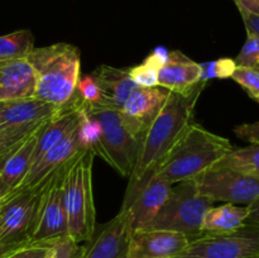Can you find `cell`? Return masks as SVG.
<instances>
[{
  "mask_svg": "<svg viewBox=\"0 0 259 258\" xmlns=\"http://www.w3.org/2000/svg\"><path fill=\"white\" fill-rule=\"evenodd\" d=\"M34 70L33 98L62 108L72 99L81 73L80 51L70 43L34 48L27 57Z\"/></svg>",
  "mask_w": 259,
  "mask_h": 258,
  "instance_id": "cell-2",
  "label": "cell"
},
{
  "mask_svg": "<svg viewBox=\"0 0 259 258\" xmlns=\"http://www.w3.org/2000/svg\"><path fill=\"white\" fill-rule=\"evenodd\" d=\"M234 133L238 138L252 143H259V121L244 123L235 126Z\"/></svg>",
  "mask_w": 259,
  "mask_h": 258,
  "instance_id": "cell-33",
  "label": "cell"
},
{
  "mask_svg": "<svg viewBox=\"0 0 259 258\" xmlns=\"http://www.w3.org/2000/svg\"><path fill=\"white\" fill-rule=\"evenodd\" d=\"M206 85L207 82L200 81L186 93L169 91L166 103L142 136L138 157L129 176L124 200L133 196L148 181L194 123L195 108Z\"/></svg>",
  "mask_w": 259,
  "mask_h": 258,
  "instance_id": "cell-1",
  "label": "cell"
},
{
  "mask_svg": "<svg viewBox=\"0 0 259 258\" xmlns=\"http://www.w3.org/2000/svg\"><path fill=\"white\" fill-rule=\"evenodd\" d=\"M50 120H45L40 123L9 156L5 158L0 166V180L4 184V186L9 190L10 192L17 190L23 182L24 177L27 176L28 171L33 164V158H34L35 146H37L38 137L42 132L43 126Z\"/></svg>",
  "mask_w": 259,
  "mask_h": 258,
  "instance_id": "cell-17",
  "label": "cell"
},
{
  "mask_svg": "<svg viewBox=\"0 0 259 258\" xmlns=\"http://www.w3.org/2000/svg\"><path fill=\"white\" fill-rule=\"evenodd\" d=\"M232 149L229 139L192 123L154 174L171 185L189 181L214 167Z\"/></svg>",
  "mask_w": 259,
  "mask_h": 258,
  "instance_id": "cell-3",
  "label": "cell"
},
{
  "mask_svg": "<svg viewBox=\"0 0 259 258\" xmlns=\"http://www.w3.org/2000/svg\"><path fill=\"white\" fill-rule=\"evenodd\" d=\"M169 91L163 88H137L120 109L126 128L142 139V136L162 109Z\"/></svg>",
  "mask_w": 259,
  "mask_h": 258,
  "instance_id": "cell-13",
  "label": "cell"
},
{
  "mask_svg": "<svg viewBox=\"0 0 259 258\" xmlns=\"http://www.w3.org/2000/svg\"><path fill=\"white\" fill-rule=\"evenodd\" d=\"M201 81V65L181 51H169L167 62L158 71V86L172 93H186Z\"/></svg>",
  "mask_w": 259,
  "mask_h": 258,
  "instance_id": "cell-16",
  "label": "cell"
},
{
  "mask_svg": "<svg viewBox=\"0 0 259 258\" xmlns=\"http://www.w3.org/2000/svg\"><path fill=\"white\" fill-rule=\"evenodd\" d=\"M237 8H242L247 12L259 14V0H233Z\"/></svg>",
  "mask_w": 259,
  "mask_h": 258,
  "instance_id": "cell-36",
  "label": "cell"
},
{
  "mask_svg": "<svg viewBox=\"0 0 259 258\" xmlns=\"http://www.w3.org/2000/svg\"><path fill=\"white\" fill-rule=\"evenodd\" d=\"M211 206L214 201L200 194L192 180L180 182L172 187L168 199L148 229L181 233L194 240L204 234L202 222Z\"/></svg>",
  "mask_w": 259,
  "mask_h": 258,
  "instance_id": "cell-5",
  "label": "cell"
},
{
  "mask_svg": "<svg viewBox=\"0 0 259 258\" xmlns=\"http://www.w3.org/2000/svg\"><path fill=\"white\" fill-rule=\"evenodd\" d=\"M39 187L14 190L0 204V243L27 244L34 225Z\"/></svg>",
  "mask_w": 259,
  "mask_h": 258,
  "instance_id": "cell-10",
  "label": "cell"
},
{
  "mask_svg": "<svg viewBox=\"0 0 259 258\" xmlns=\"http://www.w3.org/2000/svg\"><path fill=\"white\" fill-rule=\"evenodd\" d=\"M234 61L237 66L259 71V37L247 32V39Z\"/></svg>",
  "mask_w": 259,
  "mask_h": 258,
  "instance_id": "cell-29",
  "label": "cell"
},
{
  "mask_svg": "<svg viewBox=\"0 0 259 258\" xmlns=\"http://www.w3.org/2000/svg\"><path fill=\"white\" fill-rule=\"evenodd\" d=\"M73 98L77 100L78 105L83 110L103 105L104 101L100 83L94 73L80 76Z\"/></svg>",
  "mask_w": 259,
  "mask_h": 258,
  "instance_id": "cell-26",
  "label": "cell"
},
{
  "mask_svg": "<svg viewBox=\"0 0 259 258\" xmlns=\"http://www.w3.org/2000/svg\"><path fill=\"white\" fill-rule=\"evenodd\" d=\"M86 111L100 121L103 131L96 156L108 162L121 176H131L138 157L141 139L126 128L118 109L100 105Z\"/></svg>",
  "mask_w": 259,
  "mask_h": 258,
  "instance_id": "cell-6",
  "label": "cell"
},
{
  "mask_svg": "<svg viewBox=\"0 0 259 258\" xmlns=\"http://www.w3.org/2000/svg\"><path fill=\"white\" fill-rule=\"evenodd\" d=\"M9 194H10V191L7 189V187L4 186V184H3L2 180H0V202L4 201V199H5V197H7Z\"/></svg>",
  "mask_w": 259,
  "mask_h": 258,
  "instance_id": "cell-38",
  "label": "cell"
},
{
  "mask_svg": "<svg viewBox=\"0 0 259 258\" xmlns=\"http://www.w3.org/2000/svg\"><path fill=\"white\" fill-rule=\"evenodd\" d=\"M72 159L51 175L40 186L34 225L28 240L30 244L52 243L53 240L68 235L65 179Z\"/></svg>",
  "mask_w": 259,
  "mask_h": 258,
  "instance_id": "cell-7",
  "label": "cell"
},
{
  "mask_svg": "<svg viewBox=\"0 0 259 258\" xmlns=\"http://www.w3.org/2000/svg\"><path fill=\"white\" fill-rule=\"evenodd\" d=\"M103 93V105L120 110L126 99L138 86L129 76L128 68H115L101 65L94 71Z\"/></svg>",
  "mask_w": 259,
  "mask_h": 258,
  "instance_id": "cell-20",
  "label": "cell"
},
{
  "mask_svg": "<svg viewBox=\"0 0 259 258\" xmlns=\"http://www.w3.org/2000/svg\"><path fill=\"white\" fill-rule=\"evenodd\" d=\"M2 202H3V201H2ZM2 202H0V204H2Z\"/></svg>",
  "mask_w": 259,
  "mask_h": 258,
  "instance_id": "cell-40",
  "label": "cell"
},
{
  "mask_svg": "<svg viewBox=\"0 0 259 258\" xmlns=\"http://www.w3.org/2000/svg\"><path fill=\"white\" fill-rule=\"evenodd\" d=\"M259 225L244 224L224 234H202L175 258H258Z\"/></svg>",
  "mask_w": 259,
  "mask_h": 258,
  "instance_id": "cell-8",
  "label": "cell"
},
{
  "mask_svg": "<svg viewBox=\"0 0 259 258\" xmlns=\"http://www.w3.org/2000/svg\"><path fill=\"white\" fill-rule=\"evenodd\" d=\"M101 136H103V131H101L100 121L91 113L81 110L80 120L77 124V137L81 148L90 149L96 156L100 147Z\"/></svg>",
  "mask_w": 259,
  "mask_h": 258,
  "instance_id": "cell-25",
  "label": "cell"
},
{
  "mask_svg": "<svg viewBox=\"0 0 259 258\" xmlns=\"http://www.w3.org/2000/svg\"><path fill=\"white\" fill-rule=\"evenodd\" d=\"M132 233L125 214L119 211L110 222L96 225L90 239L80 245L76 258H128Z\"/></svg>",
  "mask_w": 259,
  "mask_h": 258,
  "instance_id": "cell-12",
  "label": "cell"
},
{
  "mask_svg": "<svg viewBox=\"0 0 259 258\" xmlns=\"http://www.w3.org/2000/svg\"><path fill=\"white\" fill-rule=\"evenodd\" d=\"M80 245L70 235L53 240L45 258H76Z\"/></svg>",
  "mask_w": 259,
  "mask_h": 258,
  "instance_id": "cell-31",
  "label": "cell"
},
{
  "mask_svg": "<svg viewBox=\"0 0 259 258\" xmlns=\"http://www.w3.org/2000/svg\"><path fill=\"white\" fill-rule=\"evenodd\" d=\"M28 244V243H27ZM24 244H14V243H0V258H5L15 249L20 248Z\"/></svg>",
  "mask_w": 259,
  "mask_h": 258,
  "instance_id": "cell-37",
  "label": "cell"
},
{
  "mask_svg": "<svg viewBox=\"0 0 259 258\" xmlns=\"http://www.w3.org/2000/svg\"><path fill=\"white\" fill-rule=\"evenodd\" d=\"M238 10H239L243 22H244L245 30L259 37V14L247 12V10L242 9V8H238Z\"/></svg>",
  "mask_w": 259,
  "mask_h": 258,
  "instance_id": "cell-34",
  "label": "cell"
},
{
  "mask_svg": "<svg viewBox=\"0 0 259 258\" xmlns=\"http://www.w3.org/2000/svg\"><path fill=\"white\" fill-rule=\"evenodd\" d=\"M174 185L153 174L148 181L132 197L124 200L120 211L124 212L133 232L148 229L164 205Z\"/></svg>",
  "mask_w": 259,
  "mask_h": 258,
  "instance_id": "cell-11",
  "label": "cell"
},
{
  "mask_svg": "<svg viewBox=\"0 0 259 258\" xmlns=\"http://www.w3.org/2000/svg\"><path fill=\"white\" fill-rule=\"evenodd\" d=\"M248 206L225 202L220 206H211L205 212L202 222L204 234H224L239 229L245 224Z\"/></svg>",
  "mask_w": 259,
  "mask_h": 258,
  "instance_id": "cell-21",
  "label": "cell"
},
{
  "mask_svg": "<svg viewBox=\"0 0 259 258\" xmlns=\"http://www.w3.org/2000/svg\"><path fill=\"white\" fill-rule=\"evenodd\" d=\"M34 50V35L29 29L0 35V66L12 61L27 58Z\"/></svg>",
  "mask_w": 259,
  "mask_h": 258,
  "instance_id": "cell-23",
  "label": "cell"
},
{
  "mask_svg": "<svg viewBox=\"0 0 259 258\" xmlns=\"http://www.w3.org/2000/svg\"><path fill=\"white\" fill-rule=\"evenodd\" d=\"M201 65V81L209 82L212 78H230L237 68V63L232 58H219Z\"/></svg>",
  "mask_w": 259,
  "mask_h": 258,
  "instance_id": "cell-28",
  "label": "cell"
},
{
  "mask_svg": "<svg viewBox=\"0 0 259 258\" xmlns=\"http://www.w3.org/2000/svg\"><path fill=\"white\" fill-rule=\"evenodd\" d=\"M35 75L27 58L0 66V101L32 98Z\"/></svg>",
  "mask_w": 259,
  "mask_h": 258,
  "instance_id": "cell-19",
  "label": "cell"
},
{
  "mask_svg": "<svg viewBox=\"0 0 259 258\" xmlns=\"http://www.w3.org/2000/svg\"><path fill=\"white\" fill-rule=\"evenodd\" d=\"M258 258H259V257H258Z\"/></svg>",
  "mask_w": 259,
  "mask_h": 258,
  "instance_id": "cell-41",
  "label": "cell"
},
{
  "mask_svg": "<svg viewBox=\"0 0 259 258\" xmlns=\"http://www.w3.org/2000/svg\"><path fill=\"white\" fill-rule=\"evenodd\" d=\"M60 108L35 98L0 101V126L29 125L52 118Z\"/></svg>",
  "mask_w": 259,
  "mask_h": 258,
  "instance_id": "cell-18",
  "label": "cell"
},
{
  "mask_svg": "<svg viewBox=\"0 0 259 258\" xmlns=\"http://www.w3.org/2000/svg\"><path fill=\"white\" fill-rule=\"evenodd\" d=\"M196 190L214 202L249 205L259 197V177L225 167H211L192 179Z\"/></svg>",
  "mask_w": 259,
  "mask_h": 258,
  "instance_id": "cell-9",
  "label": "cell"
},
{
  "mask_svg": "<svg viewBox=\"0 0 259 258\" xmlns=\"http://www.w3.org/2000/svg\"><path fill=\"white\" fill-rule=\"evenodd\" d=\"M248 206V217L245 220V224L259 225V197L257 200L252 202V204L247 205Z\"/></svg>",
  "mask_w": 259,
  "mask_h": 258,
  "instance_id": "cell-35",
  "label": "cell"
},
{
  "mask_svg": "<svg viewBox=\"0 0 259 258\" xmlns=\"http://www.w3.org/2000/svg\"><path fill=\"white\" fill-rule=\"evenodd\" d=\"M230 78L239 83L253 100H255L259 96V71L237 66Z\"/></svg>",
  "mask_w": 259,
  "mask_h": 258,
  "instance_id": "cell-30",
  "label": "cell"
},
{
  "mask_svg": "<svg viewBox=\"0 0 259 258\" xmlns=\"http://www.w3.org/2000/svg\"><path fill=\"white\" fill-rule=\"evenodd\" d=\"M51 243H39V244H28L22 245L15 249L5 258H45L50 249Z\"/></svg>",
  "mask_w": 259,
  "mask_h": 258,
  "instance_id": "cell-32",
  "label": "cell"
},
{
  "mask_svg": "<svg viewBox=\"0 0 259 258\" xmlns=\"http://www.w3.org/2000/svg\"><path fill=\"white\" fill-rule=\"evenodd\" d=\"M215 166L259 177V143H252L242 148L233 147L232 151L225 154Z\"/></svg>",
  "mask_w": 259,
  "mask_h": 258,
  "instance_id": "cell-24",
  "label": "cell"
},
{
  "mask_svg": "<svg viewBox=\"0 0 259 258\" xmlns=\"http://www.w3.org/2000/svg\"><path fill=\"white\" fill-rule=\"evenodd\" d=\"M80 142L77 137V126L75 131L60 144L51 149L45 154L37 163L33 164L28 171L27 176L17 190L33 189V187L42 186L43 182L55 174L58 168L65 166L71 161L78 152L81 151Z\"/></svg>",
  "mask_w": 259,
  "mask_h": 258,
  "instance_id": "cell-15",
  "label": "cell"
},
{
  "mask_svg": "<svg viewBox=\"0 0 259 258\" xmlns=\"http://www.w3.org/2000/svg\"><path fill=\"white\" fill-rule=\"evenodd\" d=\"M185 234L169 230H137L131 235L128 258H175L190 244Z\"/></svg>",
  "mask_w": 259,
  "mask_h": 258,
  "instance_id": "cell-14",
  "label": "cell"
},
{
  "mask_svg": "<svg viewBox=\"0 0 259 258\" xmlns=\"http://www.w3.org/2000/svg\"><path fill=\"white\" fill-rule=\"evenodd\" d=\"M51 119V118H50ZM45 121V120H43ZM40 121V123H43ZM40 123L29 125L0 126V166L8 156L39 125Z\"/></svg>",
  "mask_w": 259,
  "mask_h": 258,
  "instance_id": "cell-27",
  "label": "cell"
},
{
  "mask_svg": "<svg viewBox=\"0 0 259 258\" xmlns=\"http://www.w3.org/2000/svg\"><path fill=\"white\" fill-rule=\"evenodd\" d=\"M95 154L81 149L72 159L65 179V206L68 235L76 243H85L96 228L93 191V163Z\"/></svg>",
  "mask_w": 259,
  "mask_h": 258,
  "instance_id": "cell-4",
  "label": "cell"
},
{
  "mask_svg": "<svg viewBox=\"0 0 259 258\" xmlns=\"http://www.w3.org/2000/svg\"><path fill=\"white\" fill-rule=\"evenodd\" d=\"M169 51L164 47H156L142 63L128 68L129 76L139 88L158 86V71L167 62Z\"/></svg>",
  "mask_w": 259,
  "mask_h": 258,
  "instance_id": "cell-22",
  "label": "cell"
},
{
  "mask_svg": "<svg viewBox=\"0 0 259 258\" xmlns=\"http://www.w3.org/2000/svg\"><path fill=\"white\" fill-rule=\"evenodd\" d=\"M255 101H257V103L259 104V96H258V98H257V99H255Z\"/></svg>",
  "mask_w": 259,
  "mask_h": 258,
  "instance_id": "cell-39",
  "label": "cell"
}]
</instances>
